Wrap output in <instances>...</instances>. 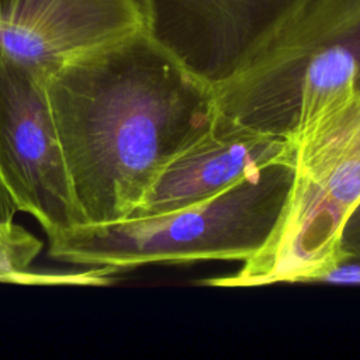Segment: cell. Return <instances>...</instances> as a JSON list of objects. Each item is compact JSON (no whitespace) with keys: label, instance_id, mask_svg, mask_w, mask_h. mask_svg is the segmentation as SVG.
I'll list each match as a JSON object with an SVG mask.
<instances>
[{"label":"cell","instance_id":"cell-3","mask_svg":"<svg viewBox=\"0 0 360 360\" xmlns=\"http://www.w3.org/2000/svg\"><path fill=\"white\" fill-rule=\"evenodd\" d=\"M292 174V163H277L177 210L73 226L49 239V256L121 271L143 264L245 262L270 236Z\"/></svg>","mask_w":360,"mask_h":360},{"label":"cell","instance_id":"cell-2","mask_svg":"<svg viewBox=\"0 0 360 360\" xmlns=\"http://www.w3.org/2000/svg\"><path fill=\"white\" fill-rule=\"evenodd\" d=\"M359 82L360 0H304L214 93L222 118L292 145Z\"/></svg>","mask_w":360,"mask_h":360},{"label":"cell","instance_id":"cell-11","mask_svg":"<svg viewBox=\"0 0 360 360\" xmlns=\"http://www.w3.org/2000/svg\"><path fill=\"white\" fill-rule=\"evenodd\" d=\"M343 249L347 255V259L360 260V207L347 224L343 239Z\"/></svg>","mask_w":360,"mask_h":360},{"label":"cell","instance_id":"cell-4","mask_svg":"<svg viewBox=\"0 0 360 360\" xmlns=\"http://www.w3.org/2000/svg\"><path fill=\"white\" fill-rule=\"evenodd\" d=\"M294 174L280 217L263 246L233 274L205 280L217 287L319 281L347 260L343 239L360 207V145L294 155Z\"/></svg>","mask_w":360,"mask_h":360},{"label":"cell","instance_id":"cell-10","mask_svg":"<svg viewBox=\"0 0 360 360\" xmlns=\"http://www.w3.org/2000/svg\"><path fill=\"white\" fill-rule=\"evenodd\" d=\"M319 281L333 284H360V260L349 259L339 263L326 271Z\"/></svg>","mask_w":360,"mask_h":360},{"label":"cell","instance_id":"cell-6","mask_svg":"<svg viewBox=\"0 0 360 360\" xmlns=\"http://www.w3.org/2000/svg\"><path fill=\"white\" fill-rule=\"evenodd\" d=\"M304 0H146L148 34L187 70L217 87Z\"/></svg>","mask_w":360,"mask_h":360},{"label":"cell","instance_id":"cell-12","mask_svg":"<svg viewBox=\"0 0 360 360\" xmlns=\"http://www.w3.org/2000/svg\"><path fill=\"white\" fill-rule=\"evenodd\" d=\"M15 212H17V208L0 179V226L13 224Z\"/></svg>","mask_w":360,"mask_h":360},{"label":"cell","instance_id":"cell-1","mask_svg":"<svg viewBox=\"0 0 360 360\" xmlns=\"http://www.w3.org/2000/svg\"><path fill=\"white\" fill-rule=\"evenodd\" d=\"M46 91L75 202L90 225L134 214L166 162L218 117L214 87L146 30L65 63Z\"/></svg>","mask_w":360,"mask_h":360},{"label":"cell","instance_id":"cell-5","mask_svg":"<svg viewBox=\"0 0 360 360\" xmlns=\"http://www.w3.org/2000/svg\"><path fill=\"white\" fill-rule=\"evenodd\" d=\"M0 179L17 211L48 239L83 225L51 110L46 79L0 53Z\"/></svg>","mask_w":360,"mask_h":360},{"label":"cell","instance_id":"cell-7","mask_svg":"<svg viewBox=\"0 0 360 360\" xmlns=\"http://www.w3.org/2000/svg\"><path fill=\"white\" fill-rule=\"evenodd\" d=\"M146 28V0H0V53L44 79Z\"/></svg>","mask_w":360,"mask_h":360},{"label":"cell","instance_id":"cell-9","mask_svg":"<svg viewBox=\"0 0 360 360\" xmlns=\"http://www.w3.org/2000/svg\"><path fill=\"white\" fill-rule=\"evenodd\" d=\"M41 248L42 243L35 236L14 222L0 226V283L104 285L114 281L118 274L112 267H91L72 273L32 271L30 266Z\"/></svg>","mask_w":360,"mask_h":360},{"label":"cell","instance_id":"cell-8","mask_svg":"<svg viewBox=\"0 0 360 360\" xmlns=\"http://www.w3.org/2000/svg\"><path fill=\"white\" fill-rule=\"evenodd\" d=\"M292 162L294 146L287 139L233 124L218 114L210 128L166 162L131 215L177 210L271 165Z\"/></svg>","mask_w":360,"mask_h":360}]
</instances>
